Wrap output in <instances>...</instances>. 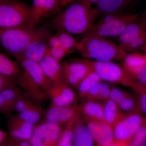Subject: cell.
I'll list each match as a JSON object with an SVG mask.
<instances>
[{
  "label": "cell",
  "instance_id": "obj_1",
  "mask_svg": "<svg viewBox=\"0 0 146 146\" xmlns=\"http://www.w3.org/2000/svg\"><path fill=\"white\" fill-rule=\"evenodd\" d=\"M98 11L84 0H76L56 14L50 21L52 29L73 35L85 34L95 24Z\"/></svg>",
  "mask_w": 146,
  "mask_h": 146
},
{
  "label": "cell",
  "instance_id": "obj_2",
  "mask_svg": "<svg viewBox=\"0 0 146 146\" xmlns=\"http://www.w3.org/2000/svg\"><path fill=\"white\" fill-rule=\"evenodd\" d=\"M51 29L48 25L34 28L18 27L0 29V46L16 58L31 42L37 39H48L52 35Z\"/></svg>",
  "mask_w": 146,
  "mask_h": 146
},
{
  "label": "cell",
  "instance_id": "obj_3",
  "mask_svg": "<svg viewBox=\"0 0 146 146\" xmlns=\"http://www.w3.org/2000/svg\"><path fill=\"white\" fill-rule=\"evenodd\" d=\"M77 50L83 58L100 61L122 60L127 54L119 45L99 36H84Z\"/></svg>",
  "mask_w": 146,
  "mask_h": 146
},
{
  "label": "cell",
  "instance_id": "obj_4",
  "mask_svg": "<svg viewBox=\"0 0 146 146\" xmlns=\"http://www.w3.org/2000/svg\"><path fill=\"white\" fill-rule=\"evenodd\" d=\"M136 14L122 13L104 15L94 24L85 36H99L117 38L128 25L139 19Z\"/></svg>",
  "mask_w": 146,
  "mask_h": 146
},
{
  "label": "cell",
  "instance_id": "obj_5",
  "mask_svg": "<svg viewBox=\"0 0 146 146\" xmlns=\"http://www.w3.org/2000/svg\"><path fill=\"white\" fill-rule=\"evenodd\" d=\"M30 6L19 0H0V29L29 27Z\"/></svg>",
  "mask_w": 146,
  "mask_h": 146
},
{
  "label": "cell",
  "instance_id": "obj_6",
  "mask_svg": "<svg viewBox=\"0 0 146 146\" xmlns=\"http://www.w3.org/2000/svg\"><path fill=\"white\" fill-rule=\"evenodd\" d=\"M82 60L102 81L120 84L130 87L135 81L122 65L113 61H98L84 58Z\"/></svg>",
  "mask_w": 146,
  "mask_h": 146
},
{
  "label": "cell",
  "instance_id": "obj_7",
  "mask_svg": "<svg viewBox=\"0 0 146 146\" xmlns=\"http://www.w3.org/2000/svg\"><path fill=\"white\" fill-rule=\"evenodd\" d=\"M146 124V116L141 113L125 114L113 128L115 140L129 142L138 129Z\"/></svg>",
  "mask_w": 146,
  "mask_h": 146
},
{
  "label": "cell",
  "instance_id": "obj_8",
  "mask_svg": "<svg viewBox=\"0 0 146 146\" xmlns=\"http://www.w3.org/2000/svg\"><path fill=\"white\" fill-rule=\"evenodd\" d=\"M91 71L82 58H74L61 63L62 81L74 90L78 89L82 80Z\"/></svg>",
  "mask_w": 146,
  "mask_h": 146
},
{
  "label": "cell",
  "instance_id": "obj_9",
  "mask_svg": "<svg viewBox=\"0 0 146 146\" xmlns=\"http://www.w3.org/2000/svg\"><path fill=\"white\" fill-rule=\"evenodd\" d=\"M61 7L60 0H33L29 27L38 26L46 18L59 13Z\"/></svg>",
  "mask_w": 146,
  "mask_h": 146
},
{
  "label": "cell",
  "instance_id": "obj_10",
  "mask_svg": "<svg viewBox=\"0 0 146 146\" xmlns=\"http://www.w3.org/2000/svg\"><path fill=\"white\" fill-rule=\"evenodd\" d=\"M61 132L60 125L46 122L35 128L30 143L32 146H56Z\"/></svg>",
  "mask_w": 146,
  "mask_h": 146
},
{
  "label": "cell",
  "instance_id": "obj_11",
  "mask_svg": "<svg viewBox=\"0 0 146 146\" xmlns=\"http://www.w3.org/2000/svg\"><path fill=\"white\" fill-rule=\"evenodd\" d=\"M47 96L51 101V106H55L71 105L76 98L74 90L63 81L52 84Z\"/></svg>",
  "mask_w": 146,
  "mask_h": 146
},
{
  "label": "cell",
  "instance_id": "obj_12",
  "mask_svg": "<svg viewBox=\"0 0 146 146\" xmlns=\"http://www.w3.org/2000/svg\"><path fill=\"white\" fill-rule=\"evenodd\" d=\"M84 120L93 139L98 145H107L115 140L113 128L106 122Z\"/></svg>",
  "mask_w": 146,
  "mask_h": 146
},
{
  "label": "cell",
  "instance_id": "obj_13",
  "mask_svg": "<svg viewBox=\"0 0 146 146\" xmlns=\"http://www.w3.org/2000/svg\"><path fill=\"white\" fill-rule=\"evenodd\" d=\"M146 33V27L138 19L128 25L117 38L118 45L124 50L138 43Z\"/></svg>",
  "mask_w": 146,
  "mask_h": 146
},
{
  "label": "cell",
  "instance_id": "obj_14",
  "mask_svg": "<svg viewBox=\"0 0 146 146\" xmlns=\"http://www.w3.org/2000/svg\"><path fill=\"white\" fill-rule=\"evenodd\" d=\"M16 59L22 70L47 93L52 84L46 77L39 63L22 57L17 58Z\"/></svg>",
  "mask_w": 146,
  "mask_h": 146
},
{
  "label": "cell",
  "instance_id": "obj_15",
  "mask_svg": "<svg viewBox=\"0 0 146 146\" xmlns=\"http://www.w3.org/2000/svg\"><path fill=\"white\" fill-rule=\"evenodd\" d=\"M73 139L74 146H93L94 145V139L78 107L74 121Z\"/></svg>",
  "mask_w": 146,
  "mask_h": 146
},
{
  "label": "cell",
  "instance_id": "obj_16",
  "mask_svg": "<svg viewBox=\"0 0 146 146\" xmlns=\"http://www.w3.org/2000/svg\"><path fill=\"white\" fill-rule=\"evenodd\" d=\"M75 103L74 105L59 106H51L46 114V122L60 125L67 124L78 109Z\"/></svg>",
  "mask_w": 146,
  "mask_h": 146
},
{
  "label": "cell",
  "instance_id": "obj_17",
  "mask_svg": "<svg viewBox=\"0 0 146 146\" xmlns=\"http://www.w3.org/2000/svg\"><path fill=\"white\" fill-rule=\"evenodd\" d=\"M138 0H100L96 5L98 15L125 13L127 9L135 4Z\"/></svg>",
  "mask_w": 146,
  "mask_h": 146
},
{
  "label": "cell",
  "instance_id": "obj_18",
  "mask_svg": "<svg viewBox=\"0 0 146 146\" xmlns=\"http://www.w3.org/2000/svg\"><path fill=\"white\" fill-rule=\"evenodd\" d=\"M8 124L10 135L12 138L30 140L35 128L34 125L22 120L17 115L11 118Z\"/></svg>",
  "mask_w": 146,
  "mask_h": 146
},
{
  "label": "cell",
  "instance_id": "obj_19",
  "mask_svg": "<svg viewBox=\"0 0 146 146\" xmlns=\"http://www.w3.org/2000/svg\"><path fill=\"white\" fill-rule=\"evenodd\" d=\"M21 91L14 84L0 92V113L9 115L15 111V104Z\"/></svg>",
  "mask_w": 146,
  "mask_h": 146
},
{
  "label": "cell",
  "instance_id": "obj_20",
  "mask_svg": "<svg viewBox=\"0 0 146 146\" xmlns=\"http://www.w3.org/2000/svg\"><path fill=\"white\" fill-rule=\"evenodd\" d=\"M48 39H37L31 42L26 47L22 54L16 58L22 57L39 63L47 54L48 49Z\"/></svg>",
  "mask_w": 146,
  "mask_h": 146
},
{
  "label": "cell",
  "instance_id": "obj_21",
  "mask_svg": "<svg viewBox=\"0 0 146 146\" xmlns=\"http://www.w3.org/2000/svg\"><path fill=\"white\" fill-rule=\"evenodd\" d=\"M122 61L123 68L135 79L146 68V55L138 52L127 53Z\"/></svg>",
  "mask_w": 146,
  "mask_h": 146
},
{
  "label": "cell",
  "instance_id": "obj_22",
  "mask_svg": "<svg viewBox=\"0 0 146 146\" xmlns=\"http://www.w3.org/2000/svg\"><path fill=\"white\" fill-rule=\"evenodd\" d=\"M43 72L52 84L62 81L61 76V63L47 53L39 63Z\"/></svg>",
  "mask_w": 146,
  "mask_h": 146
},
{
  "label": "cell",
  "instance_id": "obj_23",
  "mask_svg": "<svg viewBox=\"0 0 146 146\" xmlns=\"http://www.w3.org/2000/svg\"><path fill=\"white\" fill-rule=\"evenodd\" d=\"M84 100L78 109L84 119L105 122L102 104L95 100Z\"/></svg>",
  "mask_w": 146,
  "mask_h": 146
},
{
  "label": "cell",
  "instance_id": "obj_24",
  "mask_svg": "<svg viewBox=\"0 0 146 146\" xmlns=\"http://www.w3.org/2000/svg\"><path fill=\"white\" fill-rule=\"evenodd\" d=\"M102 104L104 110L105 121L113 128L125 113L117 103L110 99L103 102Z\"/></svg>",
  "mask_w": 146,
  "mask_h": 146
},
{
  "label": "cell",
  "instance_id": "obj_25",
  "mask_svg": "<svg viewBox=\"0 0 146 146\" xmlns=\"http://www.w3.org/2000/svg\"><path fill=\"white\" fill-rule=\"evenodd\" d=\"M21 70V66L16 60H12L0 52V74L16 80Z\"/></svg>",
  "mask_w": 146,
  "mask_h": 146
},
{
  "label": "cell",
  "instance_id": "obj_26",
  "mask_svg": "<svg viewBox=\"0 0 146 146\" xmlns=\"http://www.w3.org/2000/svg\"><path fill=\"white\" fill-rule=\"evenodd\" d=\"M119 106L125 114L143 113L141 110L139 98L137 95L131 94L119 104Z\"/></svg>",
  "mask_w": 146,
  "mask_h": 146
},
{
  "label": "cell",
  "instance_id": "obj_27",
  "mask_svg": "<svg viewBox=\"0 0 146 146\" xmlns=\"http://www.w3.org/2000/svg\"><path fill=\"white\" fill-rule=\"evenodd\" d=\"M102 81L96 74L92 70L82 80L79 85L78 95L80 98L84 99L94 84L98 82Z\"/></svg>",
  "mask_w": 146,
  "mask_h": 146
},
{
  "label": "cell",
  "instance_id": "obj_28",
  "mask_svg": "<svg viewBox=\"0 0 146 146\" xmlns=\"http://www.w3.org/2000/svg\"><path fill=\"white\" fill-rule=\"evenodd\" d=\"M56 33L59 38L61 46L71 52L77 50L79 41L77 40L74 35L63 30L56 31Z\"/></svg>",
  "mask_w": 146,
  "mask_h": 146
},
{
  "label": "cell",
  "instance_id": "obj_29",
  "mask_svg": "<svg viewBox=\"0 0 146 146\" xmlns=\"http://www.w3.org/2000/svg\"><path fill=\"white\" fill-rule=\"evenodd\" d=\"M42 113V108L36 104L34 107L18 113L17 115L22 120L34 125L40 120Z\"/></svg>",
  "mask_w": 146,
  "mask_h": 146
},
{
  "label": "cell",
  "instance_id": "obj_30",
  "mask_svg": "<svg viewBox=\"0 0 146 146\" xmlns=\"http://www.w3.org/2000/svg\"><path fill=\"white\" fill-rule=\"evenodd\" d=\"M75 114L66 124L65 129L61 132V135L56 146H72L73 138V126Z\"/></svg>",
  "mask_w": 146,
  "mask_h": 146
},
{
  "label": "cell",
  "instance_id": "obj_31",
  "mask_svg": "<svg viewBox=\"0 0 146 146\" xmlns=\"http://www.w3.org/2000/svg\"><path fill=\"white\" fill-rule=\"evenodd\" d=\"M131 87L137 94L142 112L146 115V84L135 81Z\"/></svg>",
  "mask_w": 146,
  "mask_h": 146
},
{
  "label": "cell",
  "instance_id": "obj_32",
  "mask_svg": "<svg viewBox=\"0 0 146 146\" xmlns=\"http://www.w3.org/2000/svg\"><path fill=\"white\" fill-rule=\"evenodd\" d=\"M36 105L35 102L26 98L21 94L16 101L15 111L20 113L34 107Z\"/></svg>",
  "mask_w": 146,
  "mask_h": 146
},
{
  "label": "cell",
  "instance_id": "obj_33",
  "mask_svg": "<svg viewBox=\"0 0 146 146\" xmlns=\"http://www.w3.org/2000/svg\"><path fill=\"white\" fill-rule=\"evenodd\" d=\"M102 81L98 82L94 84L86 94L84 99L95 100L97 101L100 94L106 84Z\"/></svg>",
  "mask_w": 146,
  "mask_h": 146
},
{
  "label": "cell",
  "instance_id": "obj_34",
  "mask_svg": "<svg viewBox=\"0 0 146 146\" xmlns=\"http://www.w3.org/2000/svg\"><path fill=\"white\" fill-rule=\"evenodd\" d=\"M130 94L122 89L112 86L110 89L109 99L119 104L120 102L128 96Z\"/></svg>",
  "mask_w": 146,
  "mask_h": 146
},
{
  "label": "cell",
  "instance_id": "obj_35",
  "mask_svg": "<svg viewBox=\"0 0 146 146\" xmlns=\"http://www.w3.org/2000/svg\"><path fill=\"white\" fill-rule=\"evenodd\" d=\"M146 139V124L142 126L129 142V146H140Z\"/></svg>",
  "mask_w": 146,
  "mask_h": 146
},
{
  "label": "cell",
  "instance_id": "obj_36",
  "mask_svg": "<svg viewBox=\"0 0 146 146\" xmlns=\"http://www.w3.org/2000/svg\"><path fill=\"white\" fill-rule=\"evenodd\" d=\"M47 53L52 57L60 61L63 58L71 52L61 46L57 48H48Z\"/></svg>",
  "mask_w": 146,
  "mask_h": 146
},
{
  "label": "cell",
  "instance_id": "obj_37",
  "mask_svg": "<svg viewBox=\"0 0 146 146\" xmlns=\"http://www.w3.org/2000/svg\"><path fill=\"white\" fill-rule=\"evenodd\" d=\"M47 43L48 48H57L61 46L60 40L56 33L52 34L47 39Z\"/></svg>",
  "mask_w": 146,
  "mask_h": 146
},
{
  "label": "cell",
  "instance_id": "obj_38",
  "mask_svg": "<svg viewBox=\"0 0 146 146\" xmlns=\"http://www.w3.org/2000/svg\"><path fill=\"white\" fill-rule=\"evenodd\" d=\"M15 83V80H14L0 74V92Z\"/></svg>",
  "mask_w": 146,
  "mask_h": 146
},
{
  "label": "cell",
  "instance_id": "obj_39",
  "mask_svg": "<svg viewBox=\"0 0 146 146\" xmlns=\"http://www.w3.org/2000/svg\"><path fill=\"white\" fill-rule=\"evenodd\" d=\"M135 80L140 83L146 84V68L136 76Z\"/></svg>",
  "mask_w": 146,
  "mask_h": 146
},
{
  "label": "cell",
  "instance_id": "obj_40",
  "mask_svg": "<svg viewBox=\"0 0 146 146\" xmlns=\"http://www.w3.org/2000/svg\"><path fill=\"white\" fill-rule=\"evenodd\" d=\"M98 146H129V142H124L114 140L111 143L106 146L98 145Z\"/></svg>",
  "mask_w": 146,
  "mask_h": 146
},
{
  "label": "cell",
  "instance_id": "obj_41",
  "mask_svg": "<svg viewBox=\"0 0 146 146\" xmlns=\"http://www.w3.org/2000/svg\"><path fill=\"white\" fill-rule=\"evenodd\" d=\"M8 136V133L0 129V145H1Z\"/></svg>",
  "mask_w": 146,
  "mask_h": 146
},
{
  "label": "cell",
  "instance_id": "obj_42",
  "mask_svg": "<svg viewBox=\"0 0 146 146\" xmlns=\"http://www.w3.org/2000/svg\"><path fill=\"white\" fill-rule=\"evenodd\" d=\"M139 20L146 27V8L143 13H141V15H139Z\"/></svg>",
  "mask_w": 146,
  "mask_h": 146
},
{
  "label": "cell",
  "instance_id": "obj_43",
  "mask_svg": "<svg viewBox=\"0 0 146 146\" xmlns=\"http://www.w3.org/2000/svg\"><path fill=\"white\" fill-rule=\"evenodd\" d=\"M76 0H60V5L62 7L68 6Z\"/></svg>",
  "mask_w": 146,
  "mask_h": 146
},
{
  "label": "cell",
  "instance_id": "obj_44",
  "mask_svg": "<svg viewBox=\"0 0 146 146\" xmlns=\"http://www.w3.org/2000/svg\"><path fill=\"white\" fill-rule=\"evenodd\" d=\"M85 1L91 5H95L98 3L100 0H84Z\"/></svg>",
  "mask_w": 146,
  "mask_h": 146
},
{
  "label": "cell",
  "instance_id": "obj_45",
  "mask_svg": "<svg viewBox=\"0 0 146 146\" xmlns=\"http://www.w3.org/2000/svg\"><path fill=\"white\" fill-rule=\"evenodd\" d=\"M18 146H31V145L30 144L26 141H23L21 143L19 144Z\"/></svg>",
  "mask_w": 146,
  "mask_h": 146
},
{
  "label": "cell",
  "instance_id": "obj_46",
  "mask_svg": "<svg viewBox=\"0 0 146 146\" xmlns=\"http://www.w3.org/2000/svg\"><path fill=\"white\" fill-rule=\"evenodd\" d=\"M144 51H145V54L146 55V45L145 46V48H144Z\"/></svg>",
  "mask_w": 146,
  "mask_h": 146
},
{
  "label": "cell",
  "instance_id": "obj_47",
  "mask_svg": "<svg viewBox=\"0 0 146 146\" xmlns=\"http://www.w3.org/2000/svg\"><path fill=\"white\" fill-rule=\"evenodd\" d=\"M0 146H6L4 145H0Z\"/></svg>",
  "mask_w": 146,
  "mask_h": 146
},
{
  "label": "cell",
  "instance_id": "obj_48",
  "mask_svg": "<svg viewBox=\"0 0 146 146\" xmlns=\"http://www.w3.org/2000/svg\"></svg>",
  "mask_w": 146,
  "mask_h": 146
}]
</instances>
